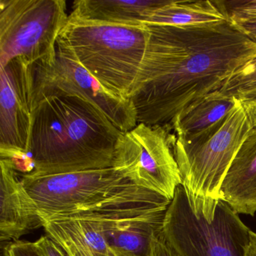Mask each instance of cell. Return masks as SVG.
<instances>
[{
  "label": "cell",
  "instance_id": "1",
  "mask_svg": "<svg viewBox=\"0 0 256 256\" xmlns=\"http://www.w3.org/2000/svg\"><path fill=\"white\" fill-rule=\"evenodd\" d=\"M145 25L148 47L132 98L138 124L170 131L181 114L221 89L256 56V43L230 20L200 26Z\"/></svg>",
  "mask_w": 256,
  "mask_h": 256
},
{
  "label": "cell",
  "instance_id": "2",
  "mask_svg": "<svg viewBox=\"0 0 256 256\" xmlns=\"http://www.w3.org/2000/svg\"><path fill=\"white\" fill-rule=\"evenodd\" d=\"M122 132L86 98L58 90L32 88L30 176L112 167Z\"/></svg>",
  "mask_w": 256,
  "mask_h": 256
},
{
  "label": "cell",
  "instance_id": "3",
  "mask_svg": "<svg viewBox=\"0 0 256 256\" xmlns=\"http://www.w3.org/2000/svg\"><path fill=\"white\" fill-rule=\"evenodd\" d=\"M24 186L42 220H124L166 212L172 200L138 186L113 168L34 176Z\"/></svg>",
  "mask_w": 256,
  "mask_h": 256
},
{
  "label": "cell",
  "instance_id": "4",
  "mask_svg": "<svg viewBox=\"0 0 256 256\" xmlns=\"http://www.w3.org/2000/svg\"><path fill=\"white\" fill-rule=\"evenodd\" d=\"M148 38L145 24L94 23L70 16L56 46L112 94L132 100L142 72Z\"/></svg>",
  "mask_w": 256,
  "mask_h": 256
},
{
  "label": "cell",
  "instance_id": "5",
  "mask_svg": "<svg viewBox=\"0 0 256 256\" xmlns=\"http://www.w3.org/2000/svg\"><path fill=\"white\" fill-rule=\"evenodd\" d=\"M251 230L222 199L191 197L176 188L162 235L179 256H245Z\"/></svg>",
  "mask_w": 256,
  "mask_h": 256
},
{
  "label": "cell",
  "instance_id": "6",
  "mask_svg": "<svg viewBox=\"0 0 256 256\" xmlns=\"http://www.w3.org/2000/svg\"><path fill=\"white\" fill-rule=\"evenodd\" d=\"M252 128L236 100L228 114L206 130L188 138L170 132L182 185L191 197L220 199L223 180Z\"/></svg>",
  "mask_w": 256,
  "mask_h": 256
},
{
  "label": "cell",
  "instance_id": "7",
  "mask_svg": "<svg viewBox=\"0 0 256 256\" xmlns=\"http://www.w3.org/2000/svg\"><path fill=\"white\" fill-rule=\"evenodd\" d=\"M68 17L64 0H0V67L18 58L52 64Z\"/></svg>",
  "mask_w": 256,
  "mask_h": 256
},
{
  "label": "cell",
  "instance_id": "8",
  "mask_svg": "<svg viewBox=\"0 0 256 256\" xmlns=\"http://www.w3.org/2000/svg\"><path fill=\"white\" fill-rule=\"evenodd\" d=\"M112 168L138 186L170 200L182 184L170 132L161 126L140 122L121 133L115 145Z\"/></svg>",
  "mask_w": 256,
  "mask_h": 256
},
{
  "label": "cell",
  "instance_id": "9",
  "mask_svg": "<svg viewBox=\"0 0 256 256\" xmlns=\"http://www.w3.org/2000/svg\"><path fill=\"white\" fill-rule=\"evenodd\" d=\"M32 71L34 88L58 90L86 98L122 132L138 125L137 113L131 100L112 94L58 46L54 62L34 64Z\"/></svg>",
  "mask_w": 256,
  "mask_h": 256
},
{
  "label": "cell",
  "instance_id": "10",
  "mask_svg": "<svg viewBox=\"0 0 256 256\" xmlns=\"http://www.w3.org/2000/svg\"><path fill=\"white\" fill-rule=\"evenodd\" d=\"M34 64L12 60L0 71V158L29 154L32 126Z\"/></svg>",
  "mask_w": 256,
  "mask_h": 256
},
{
  "label": "cell",
  "instance_id": "11",
  "mask_svg": "<svg viewBox=\"0 0 256 256\" xmlns=\"http://www.w3.org/2000/svg\"><path fill=\"white\" fill-rule=\"evenodd\" d=\"M0 166V241L18 240L43 227V222L14 168L4 160Z\"/></svg>",
  "mask_w": 256,
  "mask_h": 256
},
{
  "label": "cell",
  "instance_id": "12",
  "mask_svg": "<svg viewBox=\"0 0 256 256\" xmlns=\"http://www.w3.org/2000/svg\"><path fill=\"white\" fill-rule=\"evenodd\" d=\"M46 234L68 256H115L106 240L104 220L66 218L42 220Z\"/></svg>",
  "mask_w": 256,
  "mask_h": 256
},
{
  "label": "cell",
  "instance_id": "13",
  "mask_svg": "<svg viewBox=\"0 0 256 256\" xmlns=\"http://www.w3.org/2000/svg\"><path fill=\"white\" fill-rule=\"evenodd\" d=\"M220 199L238 214H256V126L240 148L223 180Z\"/></svg>",
  "mask_w": 256,
  "mask_h": 256
},
{
  "label": "cell",
  "instance_id": "14",
  "mask_svg": "<svg viewBox=\"0 0 256 256\" xmlns=\"http://www.w3.org/2000/svg\"><path fill=\"white\" fill-rule=\"evenodd\" d=\"M169 0H77L70 17L84 22L121 26L146 24Z\"/></svg>",
  "mask_w": 256,
  "mask_h": 256
},
{
  "label": "cell",
  "instance_id": "15",
  "mask_svg": "<svg viewBox=\"0 0 256 256\" xmlns=\"http://www.w3.org/2000/svg\"><path fill=\"white\" fill-rule=\"evenodd\" d=\"M166 212L134 218L104 220V234L114 256H151L154 240L162 232Z\"/></svg>",
  "mask_w": 256,
  "mask_h": 256
},
{
  "label": "cell",
  "instance_id": "16",
  "mask_svg": "<svg viewBox=\"0 0 256 256\" xmlns=\"http://www.w3.org/2000/svg\"><path fill=\"white\" fill-rule=\"evenodd\" d=\"M229 20L222 1L169 0L155 12L146 24L200 26Z\"/></svg>",
  "mask_w": 256,
  "mask_h": 256
},
{
  "label": "cell",
  "instance_id": "17",
  "mask_svg": "<svg viewBox=\"0 0 256 256\" xmlns=\"http://www.w3.org/2000/svg\"><path fill=\"white\" fill-rule=\"evenodd\" d=\"M236 102L234 97L212 92L181 114L170 127V132L179 138H188L198 134L227 116Z\"/></svg>",
  "mask_w": 256,
  "mask_h": 256
},
{
  "label": "cell",
  "instance_id": "18",
  "mask_svg": "<svg viewBox=\"0 0 256 256\" xmlns=\"http://www.w3.org/2000/svg\"><path fill=\"white\" fill-rule=\"evenodd\" d=\"M256 88V56L240 68L232 77L216 91L224 96L233 97L236 94Z\"/></svg>",
  "mask_w": 256,
  "mask_h": 256
},
{
  "label": "cell",
  "instance_id": "19",
  "mask_svg": "<svg viewBox=\"0 0 256 256\" xmlns=\"http://www.w3.org/2000/svg\"><path fill=\"white\" fill-rule=\"evenodd\" d=\"M229 20H256V0L222 1Z\"/></svg>",
  "mask_w": 256,
  "mask_h": 256
},
{
  "label": "cell",
  "instance_id": "20",
  "mask_svg": "<svg viewBox=\"0 0 256 256\" xmlns=\"http://www.w3.org/2000/svg\"><path fill=\"white\" fill-rule=\"evenodd\" d=\"M41 256H68L65 250L48 235H43L34 242Z\"/></svg>",
  "mask_w": 256,
  "mask_h": 256
},
{
  "label": "cell",
  "instance_id": "21",
  "mask_svg": "<svg viewBox=\"0 0 256 256\" xmlns=\"http://www.w3.org/2000/svg\"><path fill=\"white\" fill-rule=\"evenodd\" d=\"M246 112L252 126H256V88L235 95Z\"/></svg>",
  "mask_w": 256,
  "mask_h": 256
},
{
  "label": "cell",
  "instance_id": "22",
  "mask_svg": "<svg viewBox=\"0 0 256 256\" xmlns=\"http://www.w3.org/2000/svg\"><path fill=\"white\" fill-rule=\"evenodd\" d=\"M8 256H41L34 242L26 240L12 241L8 247Z\"/></svg>",
  "mask_w": 256,
  "mask_h": 256
},
{
  "label": "cell",
  "instance_id": "23",
  "mask_svg": "<svg viewBox=\"0 0 256 256\" xmlns=\"http://www.w3.org/2000/svg\"><path fill=\"white\" fill-rule=\"evenodd\" d=\"M151 256H179L164 241L162 232L156 236L152 246Z\"/></svg>",
  "mask_w": 256,
  "mask_h": 256
},
{
  "label": "cell",
  "instance_id": "24",
  "mask_svg": "<svg viewBox=\"0 0 256 256\" xmlns=\"http://www.w3.org/2000/svg\"><path fill=\"white\" fill-rule=\"evenodd\" d=\"M242 34L256 43V20H230Z\"/></svg>",
  "mask_w": 256,
  "mask_h": 256
},
{
  "label": "cell",
  "instance_id": "25",
  "mask_svg": "<svg viewBox=\"0 0 256 256\" xmlns=\"http://www.w3.org/2000/svg\"><path fill=\"white\" fill-rule=\"evenodd\" d=\"M245 256H256V233L251 230L250 242L247 248Z\"/></svg>",
  "mask_w": 256,
  "mask_h": 256
},
{
  "label": "cell",
  "instance_id": "26",
  "mask_svg": "<svg viewBox=\"0 0 256 256\" xmlns=\"http://www.w3.org/2000/svg\"><path fill=\"white\" fill-rule=\"evenodd\" d=\"M12 241H0V256H8V247Z\"/></svg>",
  "mask_w": 256,
  "mask_h": 256
}]
</instances>
